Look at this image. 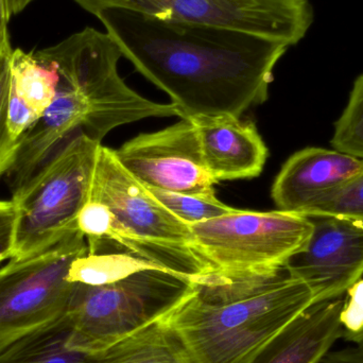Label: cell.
Returning a JSON list of instances; mask_svg holds the SVG:
<instances>
[{
    "label": "cell",
    "instance_id": "6da1fadb",
    "mask_svg": "<svg viewBox=\"0 0 363 363\" xmlns=\"http://www.w3.org/2000/svg\"><path fill=\"white\" fill-rule=\"evenodd\" d=\"M123 57L169 96L182 119L241 117L264 104L289 46L219 26L169 21L128 9L95 15Z\"/></svg>",
    "mask_w": 363,
    "mask_h": 363
},
{
    "label": "cell",
    "instance_id": "7a4b0ae2",
    "mask_svg": "<svg viewBox=\"0 0 363 363\" xmlns=\"http://www.w3.org/2000/svg\"><path fill=\"white\" fill-rule=\"evenodd\" d=\"M315 304L306 284L283 268L213 271L162 318L196 363H250L298 315Z\"/></svg>",
    "mask_w": 363,
    "mask_h": 363
},
{
    "label": "cell",
    "instance_id": "3957f363",
    "mask_svg": "<svg viewBox=\"0 0 363 363\" xmlns=\"http://www.w3.org/2000/svg\"><path fill=\"white\" fill-rule=\"evenodd\" d=\"M77 226L89 254H129L194 281L215 271L192 245L189 225L102 145Z\"/></svg>",
    "mask_w": 363,
    "mask_h": 363
},
{
    "label": "cell",
    "instance_id": "277c9868",
    "mask_svg": "<svg viewBox=\"0 0 363 363\" xmlns=\"http://www.w3.org/2000/svg\"><path fill=\"white\" fill-rule=\"evenodd\" d=\"M57 96L19 140L6 172L11 191L38 174L78 134L101 143L111 131L149 118L150 100L136 93L106 57L78 55L57 63Z\"/></svg>",
    "mask_w": 363,
    "mask_h": 363
},
{
    "label": "cell",
    "instance_id": "5b68a950",
    "mask_svg": "<svg viewBox=\"0 0 363 363\" xmlns=\"http://www.w3.org/2000/svg\"><path fill=\"white\" fill-rule=\"evenodd\" d=\"M194 281L148 267L100 286L74 284L68 306L72 349L97 354L169 313Z\"/></svg>",
    "mask_w": 363,
    "mask_h": 363
},
{
    "label": "cell",
    "instance_id": "8992f818",
    "mask_svg": "<svg viewBox=\"0 0 363 363\" xmlns=\"http://www.w3.org/2000/svg\"><path fill=\"white\" fill-rule=\"evenodd\" d=\"M100 146L101 143L78 134L13 192L17 223L12 258L40 253L78 230L77 219L89 196Z\"/></svg>",
    "mask_w": 363,
    "mask_h": 363
},
{
    "label": "cell",
    "instance_id": "52a82bcc",
    "mask_svg": "<svg viewBox=\"0 0 363 363\" xmlns=\"http://www.w3.org/2000/svg\"><path fill=\"white\" fill-rule=\"evenodd\" d=\"M192 245L215 271L249 273L283 268L303 249L311 219L286 211L237 209L189 225Z\"/></svg>",
    "mask_w": 363,
    "mask_h": 363
},
{
    "label": "cell",
    "instance_id": "ba28073f",
    "mask_svg": "<svg viewBox=\"0 0 363 363\" xmlns=\"http://www.w3.org/2000/svg\"><path fill=\"white\" fill-rule=\"evenodd\" d=\"M87 251L84 236L76 230L49 249L11 258L0 268V352L67 313L74 286L68 272Z\"/></svg>",
    "mask_w": 363,
    "mask_h": 363
},
{
    "label": "cell",
    "instance_id": "9c48e42d",
    "mask_svg": "<svg viewBox=\"0 0 363 363\" xmlns=\"http://www.w3.org/2000/svg\"><path fill=\"white\" fill-rule=\"evenodd\" d=\"M95 16L104 9L138 11L169 21L230 28L288 46L300 43L313 25L309 0H74Z\"/></svg>",
    "mask_w": 363,
    "mask_h": 363
},
{
    "label": "cell",
    "instance_id": "30bf717a",
    "mask_svg": "<svg viewBox=\"0 0 363 363\" xmlns=\"http://www.w3.org/2000/svg\"><path fill=\"white\" fill-rule=\"evenodd\" d=\"M115 155L147 187L185 194H215L194 123L188 119L125 143Z\"/></svg>",
    "mask_w": 363,
    "mask_h": 363
},
{
    "label": "cell",
    "instance_id": "8fae6325",
    "mask_svg": "<svg viewBox=\"0 0 363 363\" xmlns=\"http://www.w3.org/2000/svg\"><path fill=\"white\" fill-rule=\"evenodd\" d=\"M308 218V241L284 267L308 286L315 304L343 298L363 277V224L330 216Z\"/></svg>",
    "mask_w": 363,
    "mask_h": 363
},
{
    "label": "cell",
    "instance_id": "7c38bea8",
    "mask_svg": "<svg viewBox=\"0 0 363 363\" xmlns=\"http://www.w3.org/2000/svg\"><path fill=\"white\" fill-rule=\"evenodd\" d=\"M194 123L205 167L217 182L257 178L269 151L255 123L230 115L196 116Z\"/></svg>",
    "mask_w": 363,
    "mask_h": 363
},
{
    "label": "cell",
    "instance_id": "4fadbf2b",
    "mask_svg": "<svg viewBox=\"0 0 363 363\" xmlns=\"http://www.w3.org/2000/svg\"><path fill=\"white\" fill-rule=\"evenodd\" d=\"M362 160L334 149L309 147L292 155L277 174L271 196L279 211L302 215L328 192L358 176Z\"/></svg>",
    "mask_w": 363,
    "mask_h": 363
},
{
    "label": "cell",
    "instance_id": "5bb4252c",
    "mask_svg": "<svg viewBox=\"0 0 363 363\" xmlns=\"http://www.w3.org/2000/svg\"><path fill=\"white\" fill-rule=\"evenodd\" d=\"M345 296L317 303L290 322L250 363H318L342 338Z\"/></svg>",
    "mask_w": 363,
    "mask_h": 363
},
{
    "label": "cell",
    "instance_id": "9a60e30c",
    "mask_svg": "<svg viewBox=\"0 0 363 363\" xmlns=\"http://www.w3.org/2000/svg\"><path fill=\"white\" fill-rule=\"evenodd\" d=\"M95 363H196L176 332L160 319L108 349Z\"/></svg>",
    "mask_w": 363,
    "mask_h": 363
},
{
    "label": "cell",
    "instance_id": "2e32d148",
    "mask_svg": "<svg viewBox=\"0 0 363 363\" xmlns=\"http://www.w3.org/2000/svg\"><path fill=\"white\" fill-rule=\"evenodd\" d=\"M70 330L66 313L2 350L0 363H95V354L69 347Z\"/></svg>",
    "mask_w": 363,
    "mask_h": 363
},
{
    "label": "cell",
    "instance_id": "e0dca14e",
    "mask_svg": "<svg viewBox=\"0 0 363 363\" xmlns=\"http://www.w3.org/2000/svg\"><path fill=\"white\" fill-rule=\"evenodd\" d=\"M9 65L11 86L38 117L42 116L57 96L60 82L57 66L19 48L13 49Z\"/></svg>",
    "mask_w": 363,
    "mask_h": 363
},
{
    "label": "cell",
    "instance_id": "ac0fdd59",
    "mask_svg": "<svg viewBox=\"0 0 363 363\" xmlns=\"http://www.w3.org/2000/svg\"><path fill=\"white\" fill-rule=\"evenodd\" d=\"M148 267L157 266L129 254H89L87 251L72 262L68 281L89 286L104 285Z\"/></svg>",
    "mask_w": 363,
    "mask_h": 363
},
{
    "label": "cell",
    "instance_id": "d6986e66",
    "mask_svg": "<svg viewBox=\"0 0 363 363\" xmlns=\"http://www.w3.org/2000/svg\"><path fill=\"white\" fill-rule=\"evenodd\" d=\"M153 196L182 221L191 224L208 221L236 211L215 194H185L148 187Z\"/></svg>",
    "mask_w": 363,
    "mask_h": 363
},
{
    "label": "cell",
    "instance_id": "ffe728a7",
    "mask_svg": "<svg viewBox=\"0 0 363 363\" xmlns=\"http://www.w3.org/2000/svg\"><path fill=\"white\" fill-rule=\"evenodd\" d=\"M330 144L334 150L363 161V74L354 82L349 102L335 123Z\"/></svg>",
    "mask_w": 363,
    "mask_h": 363
},
{
    "label": "cell",
    "instance_id": "44dd1931",
    "mask_svg": "<svg viewBox=\"0 0 363 363\" xmlns=\"http://www.w3.org/2000/svg\"><path fill=\"white\" fill-rule=\"evenodd\" d=\"M302 216H330L363 224V170L311 204Z\"/></svg>",
    "mask_w": 363,
    "mask_h": 363
},
{
    "label": "cell",
    "instance_id": "7402d4cb",
    "mask_svg": "<svg viewBox=\"0 0 363 363\" xmlns=\"http://www.w3.org/2000/svg\"><path fill=\"white\" fill-rule=\"evenodd\" d=\"M10 89L11 72L8 63L0 74V176L6 174L10 169L19 144V142H15L11 138L6 127V108Z\"/></svg>",
    "mask_w": 363,
    "mask_h": 363
},
{
    "label": "cell",
    "instance_id": "603a6c76",
    "mask_svg": "<svg viewBox=\"0 0 363 363\" xmlns=\"http://www.w3.org/2000/svg\"><path fill=\"white\" fill-rule=\"evenodd\" d=\"M342 335H355L363 330V277L345 296L340 313Z\"/></svg>",
    "mask_w": 363,
    "mask_h": 363
},
{
    "label": "cell",
    "instance_id": "cb8c5ba5",
    "mask_svg": "<svg viewBox=\"0 0 363 363\" xmlns=\"http://www.w3.org/2000/svg\"><path fill=\"white\" fill-rule=\"evenodd\" d=\"M38 118V115L18 97L11 86L6 108V127L11 138L15 142H19Z\"/></svg>",
    "mask_w": 363,
    "mask_h": 363
},
{
    "label": "cell",
    "instance_id": "d4e9b609",
    "mask_svg": "<svg viewBox=\"0 0 363 363\" xmlns=\"http://www.w3.org/2000/svg\"><path fill=\"white\" fill-rule=\"evenodd\" d=\"M17 211L13 201L0 200V262L14 253Z\"/></svg>",
    "mask_w": 363,
    "mask_h": 363
},
{
    "label": "cell",
    "instance_id": "484cf974",
    "mask_svg": "<svg viewBox=\"0 0 363 363\" xmlns=\"http://www.w3.org/2000/svg\"><path fill=\"white\" fill-rule=\"evenodd\" d=\"M32 0H0V46L13 50L9 36V23L15 15L23 12Z\"/></svg>",
    "mask_w": 363,
    "mask_h": 363
},
{
    "label": "cell",
    "instance_id": "4316f807",
    "mask_svg": "<svg viewBox=\"0 0 363 363\" xmlns=\"http://www.w3.org/2000/svg\"><path fill=\"white\" fill-rule=\"evenodd\" d=\"M318 363H363V351L354 345L330 351Z\"/></svg>",
    "mask_w": 363,
    "mask_h": 363
},
{
    "label": "cell",
    "instance_id": "83f0119b",
    "mask_svg": "<svg viewBox=\"0 0 363 363\" xmlns=\"http://www.w3.org/2000/svg\"><path fill=\"white\" fill-rule=\"evenodd\" d=\"M341 339L363 351V330L355 335H342V338Z\"/></svg>",
    "mask_w": 363,
    "mask_h": 363
},
{
    "label": "cell",
    "instance_id": "f1b7e54d",
    "mask_svg": "<svg viewBox=\"0 0 363 363\" xmlns=\"http://www.w3.org/2000/svg\"><path fill=\"white\" fill-rule=\"evenodd\" d=\"M12 51L6 50V49L2 48L0 46V74L6 68V66L8 65L9 59H10L11 55H12Z\"/></svg>",
    "mask_w": 363,
    "mask_h": 363
}]
</instances>
